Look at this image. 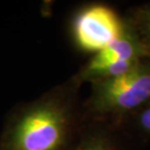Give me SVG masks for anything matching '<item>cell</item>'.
I'll list each match as a JSON object with an SVG mask.
<instances>
[{"mask_svg": "<svg viewBox=\"0 0 150 150\" xmlns=\"http://www.w3.org/2000/svg\"><path fill=\"white\" fill-rule=\"evenodd\" d=\"M76 86L59 87L19 107L6 123L0 150H68L76 121Z\"/></svg>", "mask_w": 150, "mask_h": 150, "instance_id": "6da1fadb", "label": "cell"}, {"mask_svg": "<svg viewBox=\"0 0 150 150\" xmlns=\"http://www.w3.org/2000/svg\"><path fill=\"white\" fill-rule=\"evenodd\" d=\"M144 59H150V51L125 19L124 30L121 35L103 50L95 54L77 74L75 81L78 84L88 82L95 72L110 64L121 62H139Z\"/></svg>", "mask_w": 150, "mask_h": 150, "instance_id": "277c9868", "label": "cell"}, {"mask_svg": "<svg viewBox=\"0 0 150 150\" xmlns=\"http://www.w3.org/2000/svg\"><path fill=\"white\" fill-rule=\"evenodd\" d=\"M126 20L150 51V3L134 8Z\"/></svg>", "mask_w": 150, "mask_h": 150, "instance_id": "5b68a950", "label": "cell"}, {"mask_svg": "<svg viewBox=\"0 0 150 150\" xmlns=\"http://www.w3.org/2000/svg\"><path fill=\"white\" fill-rule=\"evenodd\" d=\"M91 84L92 93L87 107L94 115L139 112L150 103V59H142L120 76Z\"/></svg>", "mask_w": 150, "mask_h": 150, "instance_id": "7a4b0ae2", "label": "cell"}, {"mask_svg": "<svg viewBox=\"0 0 150 150\" xmlns=\"http://www.w3.org/2000/svg\"><path fill=\"white\" fill-rule=\"evenodd\" d=\"M124 26L125 19L112 8L93 4L83 8L75 16L72 34L80 50L95 55L118 38Z\"/></svg>", "mask_w": 150, "mask_h": 150, "instance_id": "3957f363", "label": "cell"}, {"mask_svg": "<svg viewBox=\"0 0 150 150\" xmlns=\"http://www.w3.org/2000/svg\"><path fill=\"white\" fill-rule=\"evenodd\" d=\"M73 150H119L110 134L103 131L86 134Z\"/></svg>", "mask_w": 150, "mask_h": 150, "instance_id": "8992f818", "label": "cell"}, {"mask_svg": "<svg viewBox=\"0 0 150 150\" xmlns=\"http://www.w3.org/2000/svg\"><path fill=\"white\" fill-rule=\"evenodd\" d=\"M137 124L142 132L150 136V103L140 109L137 114Z\"/></svg>", "mask_w": 150, "mask_h": 150, "instance_id": "52a82bcc", "label": "cell"}]
</instances>
